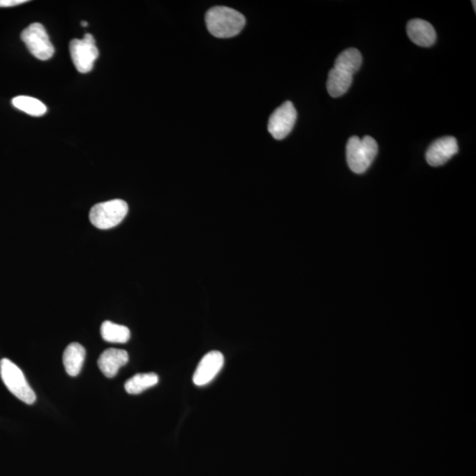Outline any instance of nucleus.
<instances>
[{
	"label": "nucleus",
	"mask_w": 476,
	"mask_h": 476,
	"mask_svg": "<svg viewBox=\"0 0 476 476\" xmlns=\"http://www.w3.org/2000/svg\"><path fill=\"white\" fill-rule=\"evenodd\" d=\"M207 29L218 38H230L238 35L246 25L242 13L227 6H214L206 15Z\"/></svg>",
	"instance_id": "obj_1"
},
{
	"label": "nucleus",
	"mask_w": 476,
	"mask_h": 476,
	"mask_svg": "<svg viewBox=\"0 0 476 476\" xmlns=\"http://www.w3.org/2000/svg\"><path fill=\"white\" fill-rule=\"evenodd\" d=\"M378 151V143L371 136L363 139L353 136L347 144V162L352 172L362 174L370 168L376 158Z\"/></svg>",
	"instance_id": "obj_2"
},
{
	"label": "nucleus",
	"mask_w": 476,
	"mask_h": 476,
	"mask_svg": "<svg viewBox=\"0 0 476 476\" xmlns=\"http://www.w3.org/2000/svg\"><path fill=\"white\" fill-rule=\"evenodd\" d=\"M0 376L8 390L26 404L35 403V392L27 381L24 374L15 364L9 359L0 361Z\"/></svg>",
	"instance_id": "obj_3"
},
{
	"label": "nucleus",
	"mask_w": 476,
	"mask_h": 476,
	"mask_svg": "<svg viewBox=\"0 0 476 476\" xmlns=\"http://www.w3.org/2000/svg\"><path fill=\"white\" fill-rule=\"evenodd\" d=\"M128 209V205L122 200L105 201L92 207L89 213V220L97 229H112L125 219Z\"/></svg>",
	"instance_id": "obj_4"
},
{
	"label": "nucleus",
	"mask_w": 476,
	"mask_h": 476,
	"mask_svg": "<svg viewBox=\"0 0 476 476\" xmlns=\"http://www.w3.org/2000/svg\"><path fill=\"white\" fill-rule=\"evenodd\" d=\"M22 40L34 57L39 60H48L54 55V46L41 23H32L23 30Z\"/></svg>",
	"instance_id": "obj_5"
},
{
	"label": "nucleus",
	"mask_w": 476,
	"mask_h": 476,
	"mask_svg": "<svg viewBox=\"0 0 476 476\" xmlns=\"http://www.w3.org/2000/svg\"><path fill=\"white\" fill-rule=\"evenodd\" d=\"M297 117L293 103L285 102L277 108L268 120V132L276 140H283L291 133Z\"/></svg>",
	"instance_id": "obj_6"
},
{
	"label": "nucleus",
	"mask_w": 476,
	"mask_h": 476,
	"mask_svg": "<svg viewBox=\"0 0 476 476\" xmlns=\"http://www.w3.org/2000/svg\"><path fill=\"white\" fill-rule=\"evenodd\" d=\"M70 53L73 65L82 73L91 71L94 63L99 56L98 49L95 43L86 42L83 39H73L70 43Z\"/></svg>",
	"instance_id": "obj_7"
},
{
	"label": "nucleus",
	"mask_w": 476,
	"mask_h": 476,
	"mask_svg": "<svg viewBox=\"0 0 476 476\" xmlns=\"http://www.w3.org/2000/svg\"><path fill=\"white\" fill-rule=\"evenodd\" d=\"M224 357L220 351H211L201 359L193 375V383L198 387L209 384L222 370Z\"/></svg>",
	"instance_id": "obj_8"
},
{
	"label": "nucleus",
	"mask_w": 476,
	"mask_h": 476,
	"mask_svg": "<svg viewBox=\"0 0 476 476\" xmlns=\"http://www.w3.org/2000/svg\"><path fill=\"white\" fill-rule=\"evenodd\" d=\"M459 152L457 140L447 136L435 140L426 152L427 163L432 167H438L447 163L452 156Z\"/></svg>",
	"instance_id": "obj_9"
},
{
	"label": "nucleus",
	"mask_w": 476,
	"mask_h": 476,
	"mask_svg": "<svg viewBox=\"0 0 476 476\" xmlns=\"http://www.w3.org/2000/svg\"><path fill=\"white\" fill-rule=\"evenodd\" d=\"M129 355L126 350L109 348L100 355L99 369L105 377L112 378L117 376L119 369L128 363Z\"/></svg>",
	"instance_id": "obj_10"
},
{
	"label": "nucleus",
	"mask_w": 476,
	"mask_h": 476,
	"mask_svg": "<svg viewBox=\"0 0 476 476\" xmlns=\"http://www.w3.org/2000/svg\"><path fill=\"white\" fill-rule=\"evenodd\" d=\"M407 33L411 41L421 47H431L437 39L433 26L421 19L411 20L408 23Z\"/></svg>",
	"instance_id": "obj_11"
},
{
	"label": "nucleus",
	"mask_w": 476,
	"mask_h": 476,
	"mask_svg": "<svg viewBox=\"0 0 476 476\" xmlns=\"http://www.w3.org/2000/svg\"><path fill=\"white\" fill-rule=\"evenodd\" d=\"M86 357L85 348L80 343H73L66 348L63 355V363L67 374L71 377L78 376L82 371Z\"/></svg>",
	"instance_id": "obj_12"
},
{
	"label": "nucleus",
	"mask_w": 476,
	"mask_h": 476,
	"mask_svg": "<svg viewBox=\"0 0 476 476\" xmlns=\"http://www.w3.org/2000/svg\"><path fill=\"white\" fill-rule=\"evenodd\" d=\"M353 75L341 71V70L334 68L329 72L327 82V91L334 98L341 97L350 89Z\"/></svg>",
	"instance_id": "obj_13"
},
{
	"label": "nucleus",
	"mask_w": 476,
	"mask_h": 476,
	"mask_svg": "<svg viewBox=\"0 0 476 476\" xmlns=\"http://www.w3.org/2000/svg\"><path fill=\"white\" fill-rule=\"evenodd\" d=\"M363 62L362 54L357 49L345 50L337 57L334 62V68L353 75L358 72Z\"/></svg>",
	"instance_id": "obj_14"
},
{
	"label": "nucleus",
	"mask_w": 476,
	"mask_h": 476,
	"mask_svg": "<svg viewBox=\"0 0 476 476\" xmlns=\"http://www.w3.org/2000/svg\"><path fill=\"white\" fill-rule=\"evenodd\" d=\"M101 334L103 340L112 343H126L131 337L128 327L110 321L103 322L101 327Z\"/></svg>",
	"instance_id": "obj_15"
},
{
	"label": "nucleus",
	"mask_w": 476,
	"mask_h": 476,
	"mask_svg": "<svg viewBox=\"0 0 476 476\" xmlns=\"http://www.w3.org/2000/svg\"><path fill=\"white\" fill-rule=\"evenodd\" d=\"M158 382L159 377L156 373H140L127 380L125 388L129 394H140L155 387Z\"/></svg>",
	"instance_id": "obj_16"
},
{
	"label": "nucleus",
	"mask_w": 476,
	"mask_h": 476,
	"mask_svg": "<svg viewBox=\"0 0 476 476\" xmlns=\"http://www.w3.org/2000/svg\"><path fill=\"white\" fill-rule=\"evenodd\" d=\"M16 109L29 114L30 116L41 117L47 112V107L41 101L27 96H19L12 100Z\"/></svg>",
	"instance_id": "obj_17"
},
{
	"label": "nucleus",
	"mask_w": 476,
	"mask_h": 476,
	"mask_svg": "<svg viewBox=\"0 0 476 476\" xmlns=\"http://www.w3.org/2000/svg\"><path fill=\"white\" fill-rule=\"evenodd\" d=\"M28 0H0V8H12L18 5L24 4Z\"/></svg>",
	"instance_id": "obj_18"
},
{
	"label": "nucleus",
	"mask_w": 476,
	"mask_h": 476,
	"mask_svg": "<svg viewBox=\"0 0 476 476\" xmlns=\"http://www.w3.org/2000/svg\"><path fill=\"white\" fill-rule=\"evenodd\" d=\"M82 27H87L89 25V23L87 22H82Z\"/></svg>",
	"instance_id": "obj_19"
},
{
	"label": "nucleus",
	"mask_w": 476,
	"mask_h": 476,
	"mask_svg": "<svg viewBox=\"0 0 476 476\" xmlns=\"http://www.w3.org/2000/svg\"><path fill=\"white\" fill-rule=\"evenodd\" d=\"M472 3H473V5H474V8H475V10H476V9H475V4H476V2H475V1H473Z\"/></svg>",
	"instance_id": "obj_20"
}]
</instances>
